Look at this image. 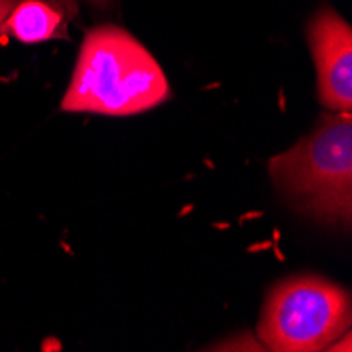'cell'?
Masks as SVG:
<instances>
[{
  "instance_id": "cell-1",
  "label": "cell",
  "mask_w": 352,
  "mask_h": 352,
  "mask_svg": "<svg viewBox=\"0 0 352 352\" xmlns=\"http://www.w3.org/2000/svg\"><path fill=\"white\" fill-rule=\"evenodd\" d=\"M169 95V82L146 47L122 28L100 25L85 36L61 108L131 116L167 102Z\"/></svg>"
},
{
  "instance_id": "cell-2",
  "label": "cell",
  "mask_w": 352,
  "mask_h": 352,
  "mask_svg": "<svg viewBox=\"0 0 352 352\" xmlns=\"http://www.w3.org/2000/svg\"><path fill=\"white\" fill-rule=\"evenodd\" d=\"M280 195L302 213L327 223H348L352 213V120L331 112L314 129L270 161Z\"/></svg>"
},
{
  "instance_id": "cell-3",
  "label": "cell",
  "mask_w": 352,
  "mask_h": 352,
  "mask_svg": "<svg viewBox=\"0 0 352 352\" xmlns=\"http://www.w3.org/2000/svg\"><path fill=\"white\" fill-rule=\"evenodd\" d=\"M350 296L340 285L318 276H296L270 292L258 336L278 352L329 348L350 329Z\"/></svg>"
},
{
  "instance_id": "cell-4",
  "label": "cell",
  "mask_w": 352,
  "mask_h": 352,
  "mask_svg": "<svg viewBox=\"0 0 352 352\" xmlns=\"http://www.w3.org/2000/svg\"><path fill=\"white\" fill-rule=\"evenodd\" d=\"M308 41L318 72V100L333 112L352 110V32L329 7L308 25Z\"/></svg>"
},
{
  "instance_id": "cell-5",
  "label": "cell",
  "mask_w": 352,
  "mask_h": 352,
  "mask_svg": "<svg viewBox=\"0 0 352 352\" xmlns=\"http://www.w3.org/2000/svg\"><path fill=\"white\" fill-rule=\"evenodd\" d=\"M63 23H66V15L59 7L45 0H19L3 28L17 41L32 45L61 36Z\"/></svg>"
},
{
  "instance_id": "cell-6",
  "label": "cell",
  "mask_w": 352,
  "mask_h": 352,
  "mask_svg": "<svg viewBox=\"0 0 352 352\" xmlns=\"http://www.w3.org/2000/svg\"><path fill=\"white\" fill-rule=\"evenodd\" d=\"M19 3V0H0V30H3L5 19L9 17V13L13 11V7Z\"/></svg>"
},
{
  "instance_id": "cell-7",
  "label": "cell",
  "mask_w": 352,
  "mask_h": 352,
  "mask_svg": "<svg viewBox=\"0 0 352 352\" xmlns=\"http://www.w3.org/2000/svg\"><path fill=\"white\" fill-rule=\"evenodd\" d=\"M327 350H350V331L344 333V342L342 344L340 342H333Z\"/></svg>"
},
{
  "instance_id": "cell-8",
  "label": "cell",
  "mask_w": 352,
  "mask_h": 352,
  "mask_svg": "<svg viewBox=\"0 0 352 352\" xmlns=\"http://www.w3.org/2000/svg\"><path fill=\"white\" fill-rule=\"evenodd\" d=\"M91 3L95 5V7H108L112 0H91Z\"/></svg>"
}]
</instances>
